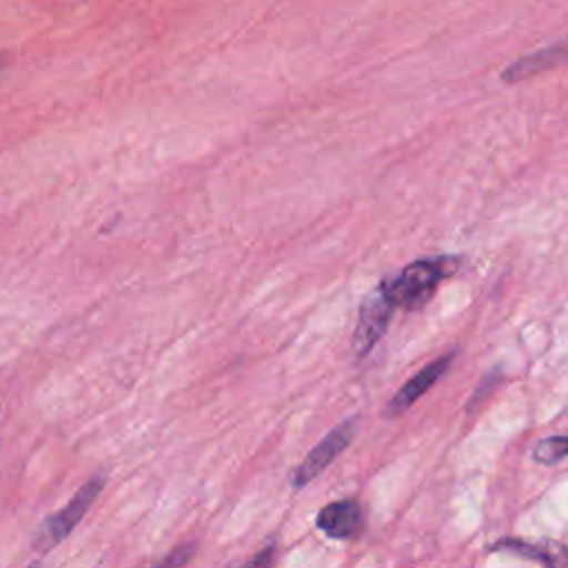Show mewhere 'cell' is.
<instances>
[{
  "mask_svg": "<svg viewBox=\"0 0 568 568\" xmlns=\"http://www.w3.org/2000/svg\"><path fill=\"white\" fill-rule=\"evenodd\" d=\"M315 526L331 539H353L362 528V508L353 499L333 501L317 513Z\"/></svg>",
  "mask_w": 568,
  "mask_h": 568,
  "instance_id": "6",
  "label": "cell"
},
{
  "mask_svg": "<svg viewBox=\"0 0 568 568\" xmlns=\"http://www.w3.org/2000/svg\"><path fill=\"white\" fill-rule=\"evenodd\" d=\"M355 419H346L342 424H337L306 457L304 462L295 468L293 475V486L295 488H304L306 484H311L355 437Z\"/></svg>",
  "mask_w": 568,
  "mask_h": 568,
  "instance_id": "4",
  "label": "cell"
},
{
  "mask_svg": "<svg viewBox=\"0 0 568 568\" xmlns=\"http://www.w3.org/2000/svg\"><path fill=\"white\" fill-rule=\"evenodd\" d=\"M393 308L395 306L388 300L384 284L364 297V302L359 306L355 333H353V351L357 357H364L377 344V339L386 333Z\"/></svg>",
  "mask_w": 568,
  "mask_h": 568,
  "instance_id": "3",
  "label": "cell"
},
{
  "mask_svg": "<svg viewBox=\"0 0 568 568\" xmlns=\"http://www.w3.org/2000/svg\"><path fill=\"white\" fill-rule=\"evenodd\" d=\"M453 266L455 262L448 257L415 260L408 266H404L395 280L384 282L386 295L393 302V306L415 308L430 297L433 288L448 275Z\"/></svg>",
  "mask_w": 568,
  "mask_h": 568,
  "instance_id": "2",
  "label": "cell"
},
{
  "mask_svg": "<svg viewBox=\"0 0 568 568\" xmlns=\"http://www.w3.org/2000/svg\"><path fill=\"white\" fill-rule=\"evenodd\" d=\"M493 548H495V550H513V552H517V555L530 557V559L541 561V564H546L548 568H552V557H550L544 548H539V546H535V544L519 541V539H501V541H497Z\"/></svg>",
  "mask_w": 568,
  "mask_h": 568,
  "instance_id": "9",
  "label": "cell"
},
{
  "mask_svg": "<svg viewBox=\"0 0 568 568\" xmlns=\"http://www.w3.org/2000/svg\"><path fill=\"white\" fill-rule=\"evenodd\" d=\"M566 58V44L564 40H557L544 49H537L532 53H526L521 58H517L515 62H510L504 73H501V80L513 84V82H521L526 78H532L537 73H544L557 64H561Z\"/></svg>",
  "mask_w": 568,
  "mask_h": 568,
  "instance_id": "7",
  "label": "cell"
},
{
  "mask_svg": "<svg viewBox=\"0 0 568 568\" xmlns=\"http://www.w3.org/2000/svg\"><path fill=\"white\" fill-rule=\"evenodd\" d=\"M273 552H275V548L266 546L260 552H255L248 561H244L240 568H268L271 561H273Z\"/></svg>",
  "mask_w": 568,
  "mask_h": 568,
  "instance_id": "12",
  "label": "cell"
},
{
  "mask_svg": "<svg viewBox=\"0 0 568 568\" xmlns=\"http://www.w3.org/2000/svg\"><path fill=\"white\" fill-rule=\"evenodd\" d=\"M27 568H42V564H40V561H38V559H36V561H31V564H29V566H27Z\"/></svg>",
  "mask_w": 568,
  "mask_h": 568,
  "instance_id": "14",
  "label": "cell"
},
{
  "mask_svg": "<svg viewBox=\"0 0 568 568\" xmlns=\"http://www.w3.org/2000/svg\"><path fill=\"white\" fill-rule=\"evenodd\" d=\"M453 357H455V351H453V353H446V355H442V357H437L435 362L426 364L417 375H413V377L393 395V399H390L388 406H386V415H399V413H404L408 406H413V404H415L428 388H433L435 382L448 371Z\"/></svg>",
  "mask_w": 568,
  "mask_h": 568,
  "instance_id": "5",
  "label": "cell"
},
{
  "mask_svg": "<svg viewBox=\"0 0 568 568\" xmlns=\"http://www.w3.org/2000/svg\"><path fill=\"white\" fill-rule=\"evenodd\" d=\"M195 552V544H182L178 548H173L166 557H162L160 561H155L151 568H184L189 564V559Z\"/></svg>",
  "mask_w": 568,
  "mask_h": 568,
  "instance_id": "10",
  "label": "cell"
},
{
  "mask_svg": "<svg viewBox=\"0 0 568 568\" xmlns=\"http://www.w3.org/2000/svg\"><path fill=\"white\" fill-rule=\"evenodd\" d=\"M566 453H568V439L564 435H557V437H550V439H541L532 448V459L537 464L550 466V464L561 462L566 457Z\"/></svg>",
  "mask_w": 568,
  "mask_h": 568,
  "instance_id": "8",
  "label": "cell"
},
{
  "mask_svg": "<svg viewBox=\"0 0 568 568\" xmlns=\"http://www.w3.org/2000/svg\"><path fill=\"white\" fill-rule=\"evenodd\" d=\"M497 379H499V368H493L481 382H479V386L475 388V393L470 395V402H468V410H473L475 408V404H479L493 388H495V384H497Z\"/></svg>",
  "mask_w": 568,
  "mask_h": 568,
  "instance_id": "11",
  "label": "cell"
},
{
  "mask_svg": "<svg viewBox=\"0 0 568 568\" xmlns=\"http://www.w3.org/2000/svg\"><path fill=\"white\" fill-rule=\"evenodd\" d=\"M104 481H106L104 473L93 475L89 481H84L75 490V495L60 510L47 515L42 519L38 532L33 535V550L49 552L51 548L62 544L73 532V528L80 524V519L87 515L91 504L98 499V495L104 488Z\"/></svg>",
  "mask_w": 568,
  "mask_h": 568,
  "instance_id": "1",
  "label": "cell"
},
{
  "mask_svg": "<svg viewBox=\"0 0 568 568\" xmlns=\"http://www.w3.org/2000/svg\"><path fill=\"white\" fill-rule=\"evenodd\" d=\"M7 64H9V55H7V53H2V51H0V71H2V69H4V67H7Z\"/></svg>",
  "mask_w": 568,
  "mask_h": 568,
  "instance_id": "13",
  "label": "cell"
}]
</instances>
